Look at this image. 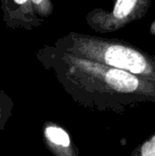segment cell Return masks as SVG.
Here are the masks:
<instances>
[{"mask_svg": "<svg viewBox=\"0 0 155 156\" xmlns=\"http://www.w3.org/2000/svg\"><path fill=\"white\" fill-rule=\"evenodd\" d=\"M130 156H155V132L140 142Z\"/></svg>", "mask_w": 155, "mask_h": 156, "instance_id": "obj_7", "label": "cell"}, {"mask_svg": "<svg viewBox=\"0 0 155 156\" xmlns=\"http://www.w3.org/2000/svg\"><path fill=\"white\" fill-rule=\"evenodd\" d=\"M44 146L53 156H81L70 133L62 124L47 120L41 124Z\"/></svg>", "mask_w": 155, "mask_h": 156, "instance_id": "obj_5", "label": "cell"}, {"mask_svg": "<svg viewBox=\"0 0 155 156\" xmlns=\"http://www.w3.org/2000/svg\"><path fill=\"white\" fill-rule=\"evenodd\" d=\"M78 105L98 112L123 114L155 103V82L131 72L83 58L46 44L35 53Z\"/></svg>", "mask_w": 155, "mask_h": 156, "instance_id": "obj_1", "label": "cell"}, {"mask_svg": "<svg viewBox=\"0 0 155 156\" xmlns=\"http://www.w3.org/2000/svg\"><path fill=\"white\" fill-rule=\"evenodd\" d=\"M152 0H113L111 9L95 8L85 16L87 26L99 34L116 32L149 12Z\"/></svg>", "mask_w": 155, "mask_h": 156, "instance_id": "obj_3", "label": "cell"}, {"mask_svg": "<svg viewBox=\"0 0 155 156\" xmlns=\"http://www.w3.org/2000/svg\"><path fill=\"white\" fill-rule=\"evenodd\" d=\"M14 101L4 90L0 89V132L3 131L12 116Z\"/></svg>", "mask_w": 155, "mask_h": 156, "instance_id": "obj_6", "label": "cell"}, {"mask_svg": "<svg viewBox=\"0 0 155 156\" xmlns=\"http://www.w3.org/2000/svg\"><path fill=\"white\" fill-rule=\"evenodd\" d=\"M35 14L44 23V20L49 18L54 11L52 0H31Z\"/></svg>", "mask_w": 155, "mask_h": 156, "instance_id": "obj_8", "label": "cell"}, {"mask_svg": "<svg viewBox=\"0 0 155 156\" xmlns=\"http://www.w3.org/2000/svg\"><path fill=\"white\" fill-rule=\"evenodd\" d=\"M0 8L2 20L9 29L31 31L43 25L31 0H0Z\"/></svg>", "mask_w": 155, "mask_h": 156, "instance_id": "obj_4", "label": "cell"}, {"mask_svg": "<svg viewBox=\"0 0 155 156\" xmlns=\"http://www.w3.org/2000/svg\"><path fill=\"white\" fill-rule=\"evenodd\" d=\"M52 45L62 51L122 69L155 82V54L128 41L69 32Z\"/></svg>", "mask_w": 155, "mask_h": 156, "instance_id": "obj_2", "label": "cell"}, {"mask_svg": "<svg viewBox=\"0 0 155 156\" xmlns=\"http://www.w3.org/2000/svg\"><path fill=\"white\" fill-rule=\"evenodd\" d=\"M150 32H151L153 35H155V21H154V23H152V25H151V29H150Z\"/></svg>", "mask_w": 155, "mask_h": 156, "instance_id": "obj_9", "label": "cell"}]
</instances>
